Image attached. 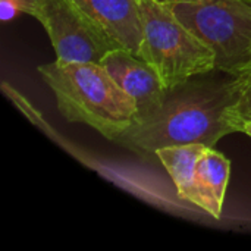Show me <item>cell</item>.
Wrapping results in <instances>:
<instances>
[{
	"label": "cell",
	"mask_w": 251,
	"mask_h": 251,
	"mask_svg": "<svg viewBox=\"0 0 251 251\" xmlns=\"http://www.w3.org/2000/svg\"><path fill=\"white\" fill-rule=\"evenodd\" d=\"M234 101L232 79H190L169 90L162 104L113 143L140 156L182 144L213 147L221 138L237 132L228 119Z\"/></svg>",
	"instance_id": "obj_1"
},
{
	"label": "cell",
	"mask_w": 251,
	"mask_h": 251,
	"mask_svg": "<svg viewBox=\"0 0 251 251\" xmlns=\"http://www.w3.org/2000/svg\"><path fill=\"white\" fill-rule=\"evenodd\" d=\"M1 90H3V93L9 97V100H12L13 103H15V106L31 121V124H34L35 126H38L40 129H43L44 132H47L49 135H51V137H54V131L51 129V126L44 121V118L41 116V113L19 93V91H16L13 87H10L7 82H3L1 84Z\"/></svg>",
	"instance_id": "obj_11"
},
{
	"label": "cell",
	"mask_w": 251,
	"mask_h": 251,
	"mask_svg": "<svg viewBox=\"0 0 251 251\" xmlns=\"http://www.w3.org/2000/svg\"><path fill=\"white\" fill-rule=\"evenodd\" d=\"M15 1L19 4V7H21L22 12L34 16V13H35V10H37V7H38V4H40L41 0H15Z\"/></svg>",
	"instance_id": "obj_13"
},
{
	"label": "cell",
	"mask_w": 251,
	"mask_h": 251,
	"mask_svg": "<svg viewBox=\"0 0 251 251\" xmlns=\"http://www.w3.org/2000/svg\"><path fill=\"white\" fill-rule=\"evenodd\" d=\"M207 146L204 144H182V146H169L159 149L156 151V157L165 166L166 172L172 178L178 196L182 200L190 201L196 171L199 160Z\"/></svg>",
	"instance_id": "obj_9"
},
{
	"label": "cell",
	"mask_w": 251,
	"mask_h": 251,
	"mask_svg": "<svg viewBox=\"0 0 251 251\" xmlns=\"http://www.w3.org/2000/svg\"><path fill=\"white\" fill-rule=\"evenodd\" d=\"M235 76L251 65V0H160Z\"/></svg>",
	"instance_id": "obj_4"
},
{
	"label": "cell",
	"mask_w": 251,
	"mask_h": 251,
	"mask_svg": "<svg viewBox=\"0 0 251 251\" xmlns=\"http://www.w3.org/2000/svg\"><path fill=\"white\" fill-rule=\"evenodd\" d=\"M18 12H22V10L15 0H0V15L3 21H9L15 18Z\"/></svg>",
	"instance_id": "obj_12"
},
{
	"label": "cell",
	"mask_w": 251,
	"mask_h": 251,
	"mask_svg": "<svg viewBox=\"0 0 251 251\" xmlns=\"http://www.w3.org/2000/svg\"><path fill=\"white\" fill-rule=\"evenodd\" d=\"M231 175V162L213 147H207L201 154L190 203L219 219L222 215L226 187Z\"/></svg>",
	"instance_id": "obj_8"
},
{
	"label": "cell",
	"mask_w": 251,
	"mask_h": 251,
	"mask_svg": "<svg viewBox=\"0 0 251 251\" xmlns=\"http://www.w3.org/2000/svg\"><path fill=\"white\" fill-rule=\"evenodd\" d=\"M241 132H244V134H247L249 137H251V122L244 124V125L241 126Z\"/></svg>",
	"instance_id": "obj_14"
},
{
	"label": "cell",
	"mask_w": 251,
	"mask_h": 251,
	"mask_svg": "<svg viewBox=\"0 0 251 251\" xmlns=\"http://www.w3.org/2000/svg\"><path fill=\"white\" fill-rule=\"evenodd\" d=\"M234 101L228 110V119L241 132V126L251 122V65L241 74L231 76Z\"/></svg>",
	"instance_id": "obj_10"
},
{
	"label": "cell",
	"mask_w": 251,
	"mask_h": 251,
	"mask_svg": "<svg viewBox=\"0 0 251 251\" xmlns=\"http://www.w3.org/2000/svg\"><path fill=\"white\" fill-rule=\"evenodd\" d=\"M34 18L46 28L59 60L101 63L107 53L121 49L75 0H41Z\"/></svg>",
	"instance_id": "obj_5"
},
{
	"label": "cell",
	"mask_w": 251,
	"mask_h": 251,
	"mask_svg": "<svg viewBox=\"0 0 251 251\" xmlns=\"http://www.w3.org/2000/svg\"><path fill=\"white\" fill-rule=\"evenodd\" d=\"M101 65L116 84L135 100L137 118L149 115L162 104L168 90L159 74L140 56L121 47L107 53Z\"/></svg>",
	"instance_id": "obj_6"
},
{
	"label": "cell",
	"mask_w": 251,
	"mask_h": 251,
	"mask_svg": "<svg viewBox=\"0 0 251 251\" xmlns=\"http://www.w3.org/2000/svg\"><path fill=\"white\" fill-rule=\"evenodd\" d=\"M44 82L56 97L60 115L69 122L91 126L115 141L137 119V103L110 76L101 63L56 59L38 66Z\"/></svg>",
	"instance_id": "obj_2"
},
{
	"label": "cell",
	"mask_w": 251,
	"mask_h": 251,
	"mask_svg": "<svg viewBox=\"0 0 251 251\" xmlns=\"http://www.w3.org/2000/svg\"><path fill=\"white\" fill-rule=\"evenodd\" d=\"M121 47L138 56L143 37L140 0H75Z\"/></svg>",
	"instance_id": "obj_7"
},
{
	"label": "cell",
	"mask_w": 251,
	"mask_h": 251,
	"mask_svg": "<svg viewBox=\"0 0 251 251\" xmlns=\"http://www.w3.org/2000/svg\"><path fill=\"white\" fill-rule=\"evenodd\" d=\"M143 37L138 56L174 90L216 69L215 53L160 0H140Z\"/></svg>",
	"instance_id": "obj_3"
}]
</instances>
